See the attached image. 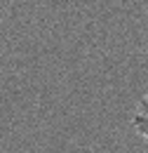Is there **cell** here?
<instances>
[{"label":"cell","mask_w":148,"mask_h":153,"mask_svg":"<svg viewBox=\"0 0 148 153\" xmlns=\"http://www.w3.org/2000/svg\"><path fill=\"white\" fill-rule=\"evenodd\" d=\"M132 127L148 141V92L139 99V104L132 113Z\"/></svg>","instance_id":"1"}]
</instances>
